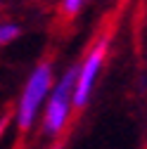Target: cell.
<instances>
[{
    "mask_svg": "<svg viewBox=\"0 0 147 149\" xmlns=\"http://www.w3.org/2000/svg\"><path fill=\"white\" fill-rule=\"evenodd\" d=\"M55 81H57V73H55L52 62H38L26 76L14 104V125L22 133H29L41 123L43 109L48 104Z\"/></svg>",
    "mask_w": 147,
    "mask_h": 149,
    "instance_id": "6da1fadb",
    "label": "cell"
},
{
    "mask_svg": "<svg viewBox=\"0 0 147 149\" xmlns=\"http://www.w3.org/2000/svg\"><path fill=\"white\" fill-rule=\"evenodd\" d=\"M76 78H78V64H69L55 81L48 104L43 109L41 123H38L41 135L45 140H60L71 121V114L76 111V104H74Z\"/></svg>",
    "mask_w": 147,
    "mask_h": 149,
    "instance_id": "7a4b0ae2",
    "label": "cell"
},
{
    "mask_svg": "<svg viewBox=\"0 0 147 149\" xmlns=\"http://www.w3.org/2000/svg\"><path fill=\"white\" fill-rule=\"evenodd\" d=\"M109 43H112V36L102 33L90 45L85 57L78 62V78H76V90H74V104H76V109H85L95 95L97 81L102 76V69H104L107 54H109Z\"/></svg>",
    "mask_w": 147,
    "mask_h": 149,
    "instance_id": "3957f363",
    "label": "cell"
},
{
    "mask_svg": "<svg viewBox=\"0 0 147 149\" xmlns=\"http://www.w3.org/2000/svg\"><path fill=\"white\" fill-rule=\"evenodd\" d=\"M22 36V26L17 22H0V47L10 45L12 40H17Z\"/></svg>",
    "mask_w": 147,
    "mask_h": 149,
    "instance_id": "277c9868",
    "label": "cell"
},
{
    "mask_svg": "<svg viewBox=\"0 0 147 149\" xmlns=\"http://www.w3.org/2000/svg\"><path fill=\"white\" fill-rule=\"evenodd\" d=\"M90 0H62V14L64 17H76Z\"/></svg>",
    "mask_w": 147,
    "mask_h": 149,
    "instance_id": "5b68a950",
    "label": "cell"
}]
</instances>
